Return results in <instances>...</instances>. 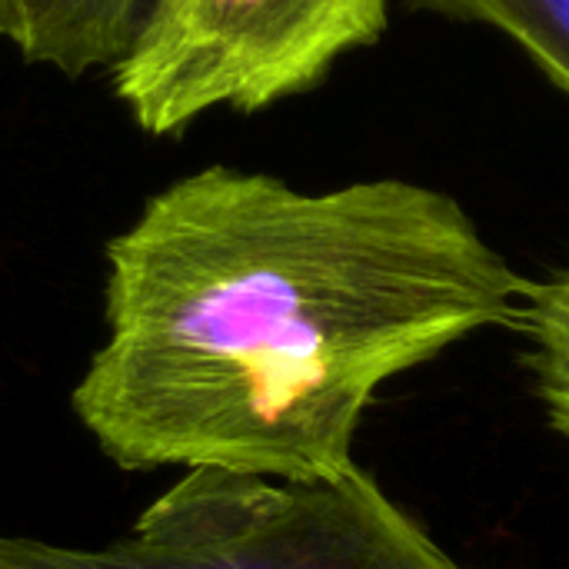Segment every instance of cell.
Masks as SVG:
<instances>
[{
  "mask_svg": "<svg viewBox=\"0 0 569 569\" xmlns=\"http://www.w3.org/2000/svg\"><path fill=\"white\" fill-rule=\"evenodd\" d=\"M107 343L73 410L123 470L290 483L357 473L377 390L487 327L527 280L450 197L410 180L307 193L207 167L107 243Z\"/></svg>",
  "mask_w": 569,
  "mask_h": 569,
  "instance_id": "6da1fadb",
  "label": "cell"
},
{
  "mask_svg": "<svg viewBox=\"0 0 569 569\" xmlns=\"http://www.w3.org/2000/svg\"><path fill=\"white\" fill-rule=\"evenodd\" d=\"M0 569H457L363 470L290 483L190 470L103 547L0 537Z\"/></svg>",
  "mask_w": 569,
  "mask_h": 569,
  "instance_id": "7a4b0ae2",
  "label": "cell"
},
{
  "mask_svg": "<svg viewBox=\"0 0 569 569\" xmlns=\"http://www.w3.org/2000/svg\"><path fill=\"white\" fill-rule=\"evenodd\" d=\"M387 13V0H153L113 67V90L153 137L217 107L253 113L377 43Z\"/></svg>",
  "mask_w": 569,
  "mask_h": 569,
  "instance_id": "3957f363",
  "label": "cell"
},
{
  "mask_svg": "<svg viewBox=\"0 0 569 569\" xmlns=\"http://www.w3.org/2000/svg\"><path fill=\"white\" fill-rule=\"evenodd\" d=\"M153 0H0V33L30 63L83 77L117 67Z\"/></svg>",
  "mask_w": 569,
  "mask_h": 569,
  "instance_id": "277c9868",
  "label": "cell"
},
{
  "mask_svg": "<svg viewBox=\"0 0 569 569\" xmlns=\"http://www.w3.org/2000/svg\"><path fill=\"white\" fill-rule=\"evenodd\" d=\"M407 7L507 33L550 83L569 93V0H407Z\"/></svg>",
  "mask_w": 569,
  "mask_h": 569,
  "instance_id": "5b68a950",
  "label": "cell"
},
{
  "mask_svg": "<svg viewBox=\"0 0 569 569\" xmlns=\"http://www.w3.org/2000/svg\"><path fill=\"white\" fill-rule=\"evenodd\" d=\"M513 327L527 337L547 417L569 440V270L527 287Z\"/></svg>",
  "mask_w": 569,
  "mask_h": 569,
  "instance_id": "8992f818",
  "label": "cell"
},
{
  "mask_svg": "<svg viewBox=\"0 0 569 569\" xmlns=\"http://www.w3.org/2000/svg\"><path fill=\"white\" fill-rule=\"evenodd\" d=\"M457 569H460V567H457Z\"/></svg>",
  "mask_w": 569,
  "mask_h": 569,
  "instance_id": "52a82bcc",
  "label": "cell"
}]
</instances>
